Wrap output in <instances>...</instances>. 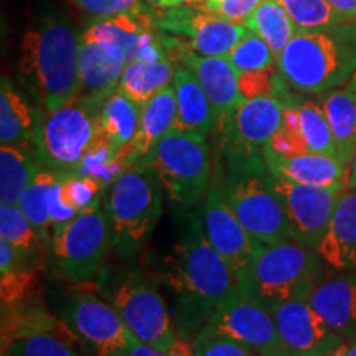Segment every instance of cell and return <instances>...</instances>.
Returning <instances> with one entry per match:
<instances>
[{
  "label": "cell",
  "mask_w": 356,
  "mask_h": 356,
  "mask_svg": "<svg viewBox=\"0 0 356 356\" xmlns=\"http://www.w3.org/2000/svg\"><path fill=\"white\" fill-rule=\"evenodd\" d=\"M2 356H8V355L7 353H2Z\"/></svg>",
  "instance_id": "53"
},
{
  "label": "cell",
  "mask_w": 356,
  "mask_h": 356,
  "mask_svg": "<svg viewBox=\"0 0 356 356\" xmlns=\"http://www.w3.org/2000/svg\"><path fill=\"white\" fill-rule=\"evenodd\" d=\"M137 163L154 172L168 202L177 208H191L210 190L213 175L207 140H198L184 132L172 129Z\"/></svg>",
  "instance_id": "8"
},
{
  "label": "cell",
  "mask_w": 356,
  "mask_h": 356,
  "mask_svg": "<svg viewBox=\"0 0 356 356\" xmlns=\"http://www.w3.org/2000/svg\"><path fill=\"white\" fill-rule=\"evenodd\" d=\"M113 248V238L101 200L84 208L53 231L51 249L58 269L73 282H83L101 269Z\"/></svg>",
  "instance_id": "9"
},
{
  "label": "cell",
  "mask_w": 356,
  "mask_h": 356,
  "mask_svg": "<svg viewBox=\"0 0 356 356\" xmlns=\"http://www.w3.org/2000/svg\"><path fill=\"white\" fill-rule=\"evenodd\" d=\"M193 350L195 356H259L228 337L204 332L195 337Z\"/></svg>",
  "instance_id": "41"
},
{
  "label": "cell",
  "mask_w": 356,
  "mask_h": 356,
  "mask_svg": "<svg viewBox=\"0 0 356 356\" xmlns=\"http://www.w3.org/2000/svg\"><path fill=\"white\" fill-rule=\"evenodd\" d=\"M19 68L43 113L68 104L81 91L79 37L63 20L44 19L24 35Z\"/></svg>",
  "instance_id": "2"
},
{
  "label": "cell",
  "mask_w": 356,
  "mask_h": 356,
  "mask_svg": "<svg viewBox=\"0 0 356 356\" xmlns=\"http://www.w3.org/2000/svg\"><path fill=\"white\" fill-rule=\"evenodd\" d=\"M111 304L136 338L160 351L168 350L177 340L170 312L160 292L139 274H129L111 292Z\"/></svg>",
  "instance_id": "12"
},
{
  "label": "cell",
  "mask_w": 356,
  "mask_h": 356,
  "mask_svg": "<svg viewBox=\"0 0 356 356\" xmlns=\"http://www.w3.org/2000/svg\"><path fill=\"white\" fill-rule=\"evenodd\" d=\"M286 83L304 95H323L348 83L356 71V30L351 24L302 32L277 58Z\"/></svg>",
  "instance_id": "4"
},
{
  "label": "cell",
  "mask_w": 356,
  "mask_h": 356,
  "mask_svg": "<svg viewBox=\"0 0 356 356\" xmlns=\"http://www.w3.org/2000/svg\"><path fill=\"white\" fill-rule=\"evenodd\" d=\"M262 154L273 175L287 178L296 184L323 186V188L345 186L348 167L338 157L323 154H300L284 157L274 154L267 147H264Z\"/></svg>",
  "instance_id": "23"
},
{
  "label": "cell",
  "mask_w": 356,
  "mask_h": 356,
  "mask_svg": "<svg viewBox=\"0 0 356 356\" xmlns=\"http://www.w3.org/2000/svg\"><path fill=\"white\" fill-rule=\"evenodd\" d=\"M71 2L79 10L96 19H108V17L121 15V13H134V15L147 13L142 0H71Z\"/></svg>",
  "instance_id": "43"
},
{
  "label": "cell",
  "mask_w": 356,
  "mask_h": 356,
  "mask_svg": "<svg viewBox=\"0 0 356 356\" xmlns=\"http://www.w3.org/2000/svg\"><path fill=\"white\" fill-rule=\"evenodd\" d=\"M177 119V97L173 84L157 92L142 106L139 131L132 142L136 163L150 154L159 140L173 129Z\"/></svg>",
  "instance_id": "26"
},
{
  "label": "cell",
  "mask_w": 356,
  "mask_h": 356,
  "mask_svg": "<svg viewBox=\"0 0 356 356\" xmlns=\"http://www.w3.org/2000/svg\"><path fill=\"white\" fill-rule=\"evenodd\" d=\"M42 118L43 114H38L3 78L0 86V144L35 149Z\"/></svg>",
  "instance_id": "25"
},
{
  "label": "cell",
  "mask_w": 356,
  "mask_h": 356,
  "mask_svg": "<svg viewBox=\"0 0 356 356\" xmlns=\"http://www.w3.org/2000/svg\"><path fill=\"white\" fill-rule=\"evenodd\" d=\"M19 207L37 229L43 243L50 239V234L53 236V231L58 226L79 213L63 202L60 177L47 167H42L37 172L33 181L22 195Z\"/></svg>",
  "instance_id": "19"
},
{
  "label": "cell",
  "mask_w": 356,
  "mask_h": 356,
  "mask_svg": "<svg viewBox=\"0 0 356 356\" xmlns=\"http://www.w3.org/2000/svg\"><path fill=\"white\" fill-rule=\"evenodd\" d=\"M0 239L19 249L29 259L43 244V239L19 204L8 203H0Z\"/></svg>",
  "instance_id": "36"
},
{
  "label": "cell",
  "mask_w": 356,
  "mask_h": 356,
  "mask_svg": "<svg viewBox=\"0 0 356 356\" xmlns=\"http://www.w3.org/2000/svg\"><path fill=\"white\" fill-rule=\"evenodd\" d=\"M74 335L63 333H38L15 341L2 353L8 356H79L73 348Z\"/></svg>",
  "instance_id": "37"
},
{
  "label": "cell",
  "mask_w": 356,
  "mask_h": 356,
  "mask_svg": "<svg viewBox=\"0 0 356 356\" xmlns=\"http://www.w3.org/2000/svg\"><path fill=\"white\" fill-rule=\"evenodd\" d=\"M335 139L338 159L350 165L356 150V97L348 88L328 91L320 101Z\"/></svg>",
  "instance_id": "29"
},
{
  "label": "cell",
  "mask_w": 356,
  "mask_h": 356,
  "mask_svg": "<svg viewBox=\"0 0 356 356\" xmlns=\"http://www.w3.org/2000/svg\"><path fill=\"white\" fill-rule=\"evenodd\" d=\"M162 185L150 168L136 163L111 184L104 211L113 248L129 257L144 246L162 216Z\"/></svg>",
  "instance_id": "6"
},
{
  "label": "cell",
  "mask_w": 356,
  "mask_h": 356,
  "mask_svg": "<svg viewBox=\"0 0 356 356\" xmlns=\"http://www.w3.org/2000/svg\"><path fill=\"white\" fill-rule=\"evenodd\" d=\"M155 26L180 38L190 50L204 56H226L249 30L198 7L168 8L154 17Z\"/></svg>",
  "instance_id": "13"
},
{
  "label": "cell",
  "mask_w": 356,
  "mask_h": 356,
  "mask_svg": "<svg viewBox=\"0 0 356 356\" xmlns=\"http://www.w3.org/2000/svg\"><path fill=\"white\" fill-rule=\"evenodd\" d=\"M121 356H165V353L160 351L159 348H155L152 345L144 343L139 338L132 337L131 343H129L127 348L122 351Z\"/></svg>",
  "instance_id": "44"
},
{
  "label": "cell",
  "mask_w": 356,
  "mask_h": 356,
  "mask_svg": "<svg viewBox=\"0 0 356 356\" xmlns=\"http://www.w3.org/2000/svg\"><path fill=\"white\" fill-rule=\"evenodd\" d=\"M65 322L96 356H121L132 333L113 304L88 292L71 296L63 309Z\"/></svg>",
  "instance_id": "14"
},
{
  "label": "cell",
  "mask_w": 356,
  "mask_h": 356,
  "mask_svg": "<svg viewBox=\"0 0 356 356\" xmlns=\"http://www.w3.org/2000/svg\"><path fill=\"white\" fill-rule=\"evenodd\" d=\"M142 108L124 92L115 89L108 99L102 102L99 115V134L115 149H126L132 145L139 131Z\"/></svg>",
  "instance_id": "30"
},
{
  "label": "cell",
  "mask_w": 356,
  "mask_h": 356,
  "mask_svg": "<svg viewBox=\"0 0 356 356\" xmlns=\"http://www.w3.org/2000/svg\"><path fill=\"white\" fill-rule=\"evenodd\" d=\"M61 198L66 204L81 211L84 208L91 207L92 203L101 200L102 184L91 177L71 175L61 177Z\"/></svg>",
  "instance_id": "40"
},
{
  "label": "cell",
  "mask_w": 356,
  "mask_h": 356,
  "mask_svg": "<svg viewBox=\"0 0 356 356\" xmlns=\"http://www.w3.org/2000/svg\"><path fill=\"white\" fill-rule=\"evenodd\" d=\"M317 252L325 264L341 273L356 270V188L341 191Z\"/></svg>",
  "instance_id": "22"
},
{
  "label": "cell",
  "mask_w": 356,
  "mask_h": 356,
  "mask_svg": "<svg viewBox=\"0 0 356 356\" xmlns=\"http://www.w3.org/2000/svg\"><path fill=\"white\" fill-rule=\"evenodd\" d=\"M346 88H348L350 91L353 92V95H355V97H356V71H355V74H353V76L350 78V81L346 83Z\"/></svg>",
  "instance_id": "50"
},
{
  "label": "cell",
  "mask_w": 356,
  "mask_h": 356,
  "mask_svg": "<svg viewBox=\"0 0 356 356\" xmlns=\"http://www.w3.org/2000/svg\"><path fill=\"white\" fill-rule=\"evenodd\" d=\"M175 74L170 58L155 61H129L119 79L118 89L140 108L157 92L170 86Z\"/></svg>",
  "instance_id": "28"
},
{
  "label": "cell",
  "mask_w": 356,
  "mask_h": 356,
  "mask_svg": "<svg viewBox=\"0 0 356 356\" xmlns=\"http://www.w3.org/2000/svg\"><path fill=\"white\" fill-rule=\"evenodd\" d=\"M327 2L332 3L338 12L343 13L348 20H356V0H327Z\"/></svg>",
  "instance_id": "46"
},
{
  "label": "cell",
  "mask_w": 356,
  "mask_h": 356,
  "mask_svg": "<svg viewBox=\"0 0 356 356\" xmlns=\"http://www.w3.org/2000/svg\"><path fill=\"white\" fill-rule=\"evenodd\" d=\"M323 267L317 249L296 239L259 244L238 287L273 310L284 302L307 299L323 279Z\"/></svg>",
  "instance_id": "5"
},
{
  "label": "cell",
  "mask_w": 356,
  "mask_h": 356,
  "mask_svg": "<svg viewBox=\"0 0 356 356\" xmlns=\"http://www.w3.org/2000/svg\"><path fill=\"white\" fill-rule=\"evenodd\" d=\"M173 88L177 97V119L173 131L198 140H207L215 129V111L207 92L186 66H175Z\"/></svg>",
  "instance_id": "24"
},
{
  "label": "cell",
  "mask_w": 356,
  "mask_h": 356,
  "mask_svg": "<svg viewBox=\"0 0 356 356\" xmlns=\"http://www.w3.org/2000/svg\"><path fill=\"white\" fill-rule=\"evenodd\" d=\"M40 168L30 149L19 145L0 147V202L19 204Z\"/></svg>",
  "instance_id": "31"
},
{
  "label": "cell",
  "mask_w": 356,
  "mask_h": 356,
  "mask_svg": "<svg viewBox=\"0 0 356 356\" xmlns=\"http://www.w3.org/2000/svg\"><path fill=\"white\" fill-rule=\"evenodd\" d=\"M262 2L264 0H203L197 7L234 24L246 25Z\"/></svg>",
  "instance_id": "42"
},
{
  "label": "cell",
  "mask_w": 356,
  "mask_h": 356,
  "mask_svg": "<svg viewBox=\"0 0 356 356\" xmlns=\"http://www.w3.org/2000/svg\"><path fill=\"white\" fill-rule=\"evenodd\" d=\"M286 102L274 96H261L241 102L236 111L228 139L221 150L262 152L282 124Z\"/></svg>",
  "instance_id": "18"
},
{
  "label": "cell",
  "mask_w": 356,
  "mask_h": 356,
  "mask_svg": "<svg viewBox=\"0 0 356 356\" xmlns=\"http://www.w3.org/2000/svg\"><path fill=\"white\" fill-rule=\"evenodd\" d=\"M200 332L228 337L259 356L286 353L273 310L239 289L213 310Z\"/></svg>",
  "instance_id": "10"
},
{
  "label": "cell",
  "mask_w": 356,
  "mask_h": 356,
  "mask_svg": "<svg viewBox=\"0 0 356 356\" xmlns=\"http://www.w3.org/2000/svg\"><path fill=\"white\" fill-rule=\"evenodd\" d=\"M246 29L264 40L275 58L280 56L289 42L299 33L291 15L279 0H264L246 22Z\"/></svg>",
  "instance_id": "33"
},
{
  "label": "cell",
  "mask_w": 356,
  "mask_h": 356,
  "mask_svg": "<svg viewBox=\"0 0 356 356\" xmlns=\"http://www.w3.org/2000/svg\"><path fill=\"white\" fill-rule=\"evenodd\" d=\"M353 26H355V30H356V20L353 22Z\"/></svg>",
  "instance_id": "52"
},
{
  "label": "cell",
  "mask_w": 356,
  "mask_h": 356,
  "mask_svg": "<svg viewBox=\"0 0 356 356\" xmlns=\"http://www.w3.org/2000/svg\"><path fill=\"white\" fill-rule=\"evenodd\" d=\"M269 356H289L287 353H277V355H269Z\"/></svg>",
  "instance_id": "51"
},
{
  "label": "cell",
  "mask_w": 356,
  "mask_h": 356,
  "mask_svg": "<svg viewBox=\"0 0 356 356\" xmlns=\"http://www.w3.org/2000/svg\"><path fill=\"white\" fill-rule=\"evenodd\" d=\"M167 282L177 297L180 337L198 333L213 310L238 291V277L207 238L203 221L191 215L184 236L165 261Z\"/></svg>",
  "instance_id": "1"
},
{
  "label": "cell",
  "mask_w": 356,
  "mask_h": 356,
  "mask_svg": "<svg viewBox=\"0 0 356 356\" xmlns=\"http://www.w3.org/2000/svg\"><path fill=\"white\" fill-rule=\"evenodd\" d=\"M328 356H356V338L343 340Z\"/></svg>",
  "instance_id": "48"
},
{
  "label": "cell",
  "mask_w": 356,
  "mask_h": 356,
  "mask_svg": "<svg viewBox=\"0 0 356 356\" xmlns=\"http://www.w3.org/2000/svg\"><path fill=\"white\" fill-rule=\"evenodd\" d=\"M150 2L160 8H175L181 6L197 7L203 2V0H150Z\"/></svg>",
  "instance_id": "47"
},
{
  "label": "cell",
  "mask_w": 356,
  "mask_h": 356,
  "mask_svg": "<svg viewBox=\"0 0 356 356\" xmlns=\"http://www.w3.org/2000/svg\"><path fill=\"white\" fill-rule=\"evenodd\" d=\"M203 228L210 243L234 270L236 277H241L261 243L248 233L231 208L222 188L221 173L211 178L210 190L204 200Z\"/></svg>",
  "instance_id": "16"
},
{
  "label": "cell",
  "mask_w": 356,
  "mask_h": 356,
  "mask_svg": "<svg viewBox=\"0 0 356 356\" xmlns=\"http://www.w3.org/2000/svg\"><path fill=\"white\" fill-rule=\"evenodd\" d=\"M47 332L73 335L68 323L60 322L40 305H30L25 300L2 309V351L15 341Z\"/></svg>",
  "instance_id": "27"
},
{
  "label": "cell",
  "mask_w": 356,
  "mask_h": 356,
  "mask_svg": "<svg viewBox=\"0 0 356 356\" xmlns=\"http://www.w3.org/2000/svg\"><path fill=\"white\" fill-rule=\"evenodd\" d=\"M225 58L238 70V73L264 70L277 65V58L274 56L269 44L251 32L244 35L239 40V43Z\"/></svg>",
  "instance_id": "38"
},
{
  "label": "cell",
  "mask_w": 356,
  "mask_h": 356,
  "mask_svg": "<svg viewBox=\"0 0 356 356\" xmlns=\"http://www.w3.org/2000/svg\"><path fill=\"white\" fill-rule=\"evenodd\" d=\"M170 60L180 61L202 84L215 111V127L220 132L221 145L228 139L234 114L244 101L239 92V73L225 56H204L190 50L177 37L160 35Z\"/></svg>",
  "instance_id": "11"
},
{
  "label": "cell",
  "mask_w": 356,
  "mask_h": 356,
  "mask_svg": "<svg viewBox=\"0 0 356 356\" xmlns=\"http://www.w3.org/2000/svg\"><path fill=\"white\" fill-rule=\"evenodd\" d=\"M0 275L2 309L25 302L33 292L35 273L29 266V257L3 239H0Z\"/></svg>",
  "instance_id": "32"
},
{
  "label": "cell",
  "mask_w": 356,
  "mask_h": 356,
  "mask_svg": "<svg viewBox=\"0 0 356 356\" xmlns=\"http://www.w3.org/2000/svg\"><path fill=\"white\" fill-rule=\"evenodd\" d=\"M286 8L297 32H322L351 24L343 13L337 10L327 0H279Z\"/></svg>",
  "instance_id": "34"
},
{
  "label": "cell",
  "mask_w": 356,
  "mask_h": 356,
  "mask_svg": "<svg viewBox=\"0 0 356 356\" xmlns=\"http://www.w3.org/2000/svg\"><path fill=\"white\" fill-rule=\"evenodd\" d=\"M165 356H195L193 343H190L186 338L178 335L177 340L168 346V350L165 351Z\"/></svg>",
  "instance_id": "45"
},
{
  "label": "cell",
  "mask_w": 356,
  "mask_h": 356,
  "mask_svg": "<svg viewBox=\"0 0 356 356\" xmlns=\"http://www.w3.org/2000/svg\"><path fill=\"white\" fill-rule=\"evenodd\" d=\"M127 60L96 40L79 37V96L104 102L119 86Z\"/></svg>",
  "instance_id": "21"
},
{
  "label": "cell",
  "mask_w": 356,
  "mask_h": 356,
  "mask_svg": "<svg viewBox=\"0 0 356 356\" xmlns=\"http://www.w3.org/2000/svg\"><path fill=\"white\" fill-rule=\"evenodd\" d=\"M239 92L243 99H254L261 96H274L284 101V91H286V79L282 78L277 65L264 70L243 71L239 73ZM287 104V101H284Z\"/></svg>",
  "instance_id": "39"
},
{
  "label": "cell",
  "mask_w": 356,
  "mask_h": 356,
  "mask_svg": "<svg viewBox=\"0 0 356 356\" xmlns=\"http://www.w3.org/2000/svg\"><path fill=\"white\" fill-rule=\"evenodd\" d=\"M297 109H299L300 132L307 150L310 154L338 157L335 139H333L330 124L323 113L322 104L315 101H304L302 104H297Z\"/></svg>",
  "instance_id": "35"
},
{
  "label": "cell",
  "mask_w": 356,
  "mask_h": 356,
  "mask_svg": "<svg viewBox=\"0 0 356 356\" xmlns=\"http://www.w3.org/2000/svg\"><path fill=\"white\" fill-rule=\"evenodd\" d=\"M270 184L282 200L296 241L317 249L327 233L333 211L345 186H310L273 175Z\"/></svg>",
  "instance_id": "15"
},
{
  "label": "cell",
  "mask_w": 356,
  "mask_h": 356,
  "mask_svg": "<svg viewBox=\"0 0 356 356\" xmlns=\"http://www.w3.org/2000/svg\"><path fill=\"white\" fill-rule=\"evenodd\" d=\"M222 188L243 226L257 243L274 244L293 239L282 200L270 184V172L262 152L225 150Z\"/></svg>",
  "instance_id": "3"
},
{
  "label": "cell",
  "mask_w": 356,
  "mask_h": 356,
  "mask_svg": "<svg viewBox=\"0 0 356 356\" xmlns=\"http://www.w3.org/2000/svg\"><path fill=\"white\" fill-rule=\"evenodd\" d=\"M273 314L280 343L289 356H328L343 341L307 299L284 302L274 307Z\"/></svg>",
  "instance_id": "17"
},
{
  "label": "cell",
  "mask_w": 356,
  "mask_h": 356,
  "mask_svg": "<svg viewBox=\"0 0 356 356\" xmlns=\"http://www.w3.org/2000/svg\"><path fill=\"white\" fill-rule=\"evenodd\" d=\"M102 102L76 96L68 104L43 113L37 137L38 162L58 177L78 175L92 142L99 136Z\"/></svg>",
  "instance_id": "7"
},
{
  "label": "cell",
  "mask_w": 356,
  "mask_h": 356,
  "mask_svg": "<svg viewBox=\"0 0 356 356\" xmlns=\"http://www.w3.org/2000/svg\"><path fill=\"white\" fill-rule=\"evenodd\" d=\"M345 186L346 188H356V150H355L353 157H351V160H350L348 172H346Z\"/></svg>",
  "instance_id": "49"
},
{
  "label": "cell",
  "mask_w": 356,
  "mask_h": 356,
  "mask_svg": "<svg viewBox=\"0 0 356 356\" xmlns=\"http://www.w3.org/2000/svg\"><path fill=\"white\" fill-rule=\"evenodd\" d=\"M307 300L343 340L356 338V270L323 277L312 289Z\"/></svg>",
  "instance_id": "20"
}]
</instances>
